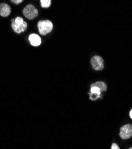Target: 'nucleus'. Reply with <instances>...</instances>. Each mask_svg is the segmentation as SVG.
<instances>
[{"label": "nucleus", "instance_id": "f257e3e1", "mask_svg": "<svg viewBox=\"0 0 132 149\" xmlns=\"http://www.w3.org/2000/svg\"><path fill=\"white\" fill-rule=\"evenodd\" d=\"M11 27L16 33H20L26 31L28 27V23L24 21L22 17H17L15 19V21L12 22Z\"/></svg>", "mask_w": 132, "mask_h": 149}, {"label": "nucleus", "instance_id": "f03ea898", "mask_svg": "<svg viewBox=\"0 0 132 149\" xmlns=\"http://www.w3.org/2000/svg\"><path fill=\"white\" fill-rule=\"evenodd\" d=\"M37 26L39 32L42 35H46L50 33L53 29V24L52 22L48 20H40L38 23Z\"/></svg>", "mask_w": 132, "mask_h": 149}, {"label": "nucleus", "instance_id": "7ed1b4c3", "mask_svg": "<svg viewBox=\"0 0 132 149\" xmlns=\"http://www.w3.org/2000/svg\"><path fill=\"white\" fill-rule=\"evenodd\" d=\"M23 14L26 18L32 20L37 17L38 15V11L32 4H28L23 10Z\"/></svg>", "mask_w": 132, "mask_h": 149}, {"label": "nucleus", "instance_id": "20e7f679", "mask_svg": "<svg viewBox=\"0 0 132 149\" xmlns=\"http://www.w3.org/2000/svg\"><path fill=\"white\" fill-rule=\"evenodd\" d=\"M91 63L93 69L95 70H101L104 67V60L99 56H95L91 60Z\"/></svg>", "mask_w": 132, "mask_h": 149}, {"label": "nucleus", "instance_id": "39448f33", "mask_svg": "<svg viewBox=\"0 0 132 149\" xmlns=\"http://www.w3.org/2000/svg\"><path fill=\"white\" fill-rule=\"evenodd\" d=\"M119 135L123 140L130 139L132 135V125L131 124H126V125L121 127Z\"/></svg>", "mask_w": 132, "mask_h": 149}, {"label": "nucleus", "instance_id": "423d86ee", "mask_svg": "<svg viewBox=\"0 0 132 149\" xmlns=\"http://www.w3.org/2000/svg\"><path fill=\"white\" fill-rule=\"evenodd\" d=\"M29 41L31 45L34 47L39 46L41 44V38L37 34L32 33L29 36Z\"/></svg>", "mask_w": 132, "mask_h": 149}, {"label": "nucleus", "instance_id": "0eeeda50", "mask_svg": "<svg viewBox=\"0 0 132 149\" xmlns=\"http://www.w3.org/2000/svg\"><path fill=\"white\" fill-rule=\"evenodd\" d=\"M10 13L11 8L8 4L6 3L0 4V16L3 17H6L8 16Z\"/></svg>", "mask_w": 132, "mask_h": 149}, {"label": "nucleus", "instance_id": "6e6552de", "mask_svg": "<svg viewBox=\"0 0 132 149\" xmlns=\"http://www.w3.org/2000/svg\"><path fill=\"white\" fill-rule=\"evenodd\" d=\"M92 85L97 86L98 88H100V90H101V92L103 91H106L107 90V85L106 84L102 81H98V82H96L93 84H92Z\"/></svg>", "mask_w": 132, "mask_h": 149}, {"label": "nucleus", "instance_id": "1a4fd4ad", "mask_svg": "<svg viewBox=\"0 0 132 149\" xmlns=\"http://www.w3.org/2000/svg\"><path fill=\"white\" fill-rule=\"evenodd\" d=\"M101 91L99 88H98L97 86H94L91 84V95L93 94L95 95H96L97 96H99L101 94Z\"/></svg>", "mask_w": 132, "mask_h": 149}, {"label": "nucleus", "instance_id": "9d476101", "mask_svg": "<svg viewBox=\"0 0 132 149\" xmlns=\"http://www.w3.org/2000/svg\"><path fill=\"white\" fill-rule=\"evenodd\" d=\"M51 0H41V4L42 8H48L51 6Z\"/></svg>", "mask_w": 132, "mask_h": 149}, {"label": "nucleus", "instance_id": "9b49d317", "mask_svg": "<svg viewBox=\"0 0 132 149\" xmlns=\"http://www.w3.org/2000/svg\"><path fill=\"white\" fill-rule=\"evenodd\" d=\"M11 1L12 3H13L14 4H16L18 5V4L21 3L23 1V0H11Z\"/></svg>", "mask_w": 132, "mask_h": 149}, {"label": "nucleus", "instance_id": "f8f14e48", "mask_svg": "<svg viewBox=\"0 0 132 149\" xmlns=\"http://www.w3.org/2000/svg\"><path fill=\"white\" fill-rule=\"evenodd\" d=\"M111 149H120V147L117 144L113 143L111 146Z\"/></svg>", "mask_w": 132, "mask_h": 149}, {"label": "nucleus", "instance_id": "ddd939ff", "mask_svg": "<svg viewBox=\"0 0 132 149\" xmlns=\"http://www.w3.org/2000/svg\"><path fill=\"white\" fill-rule=\"evenodd\" d=\"M129 115H130V118H131V119H132V109L130 110Z\"/></svg>", "mask_w": 132, "mask_h": 149}, {"label": "nucleus", "instance_id": "4468645a", "mask_svg": "<svg viewBox=\"0 0 132 149\" xmlns=\"http://www.w3.org/2000/svg\"><path fill=\"white\" fill-rule=\"evenodd\" d=\"M129 149H132V147H130V148H129Z\"/></svg>", "mask_w": 132, "mask_h": 149}]
</instances>
